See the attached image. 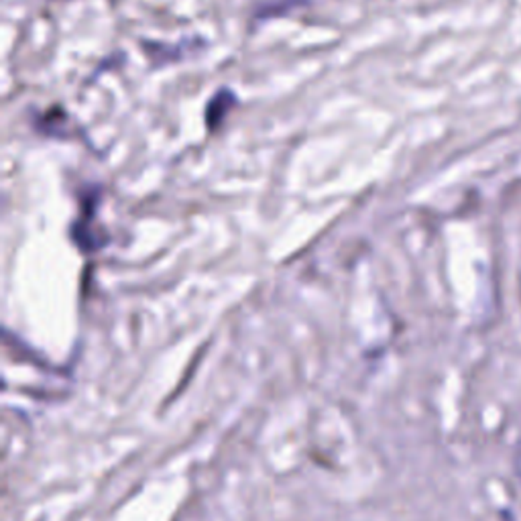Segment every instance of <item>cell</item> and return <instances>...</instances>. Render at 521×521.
<instances>
[{
	"label": "cell",
	"instance_id": "7a4b0ae2",
	"mask_svg": "<svg viewBox=\"0 0 521 521\" xmlns=\"http://www.w3.org/2000/svg\"><path fill=\"white\" fill-rule=\"evenodd\" d=\"M513 468H516V474H517V479L521 481V448L517 450L516 454V463H513Z\"/></svg>",
	"mask_w": 521,
	"mask_h": 521
},
{
	"label": "cell",
	"instance_id": "6da1fadb",
	"mask_svg": "<svg viewBox=\"0 0 521 521\" xmlns=\"http://www.w3.org/2000/svg\"><path fill=\"white\" fill-rule=\"evenodd\" d=\"M235 104V96L230 94V92H220V94H216L214 98L210 100V104H208V108H206V123L210 129H214V126H218L222 118H225V115H228V110L230 107Z\"/></svg>",
	"mask_w": 521,
	"mask_h": 521
}]
</instances>
